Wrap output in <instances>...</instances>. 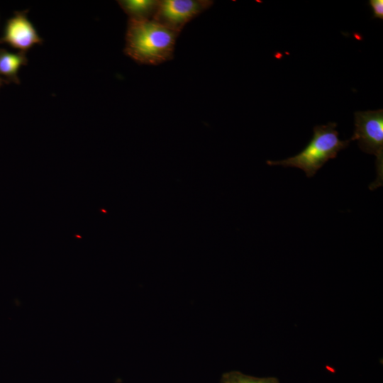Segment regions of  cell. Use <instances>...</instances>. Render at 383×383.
<instances>
[{
	"mask_svg": "<svg viewBox=\"0 0 383 383\" xmlns=\"http://www.w3.org/2000/svg\"><path fill=\"white\" fill-rule=\"evenodd\" d=\"M213 4L210 0H161L152 19L180 33L187 23Z\"/></svg>",
	"mask_w": 383,
	"mask_h": 383,
	"instance_id": "4",
	"label": "cell"
},
{
	"mask_svg": "<svg viewBox=\"0 0 383 383\" xmlns=\"http://www.w3.org/2000/svg\"><path fill=\"white\" fill-rule=\"evenodd\" d=\"M27 13L28 10L16 12L7 21L0 43H6L25 53L34 45L43 43V40L28 18Z\"/></svg>",
	"mask_w": 383,
	"mask_h": 383,
	"instance_id": "5",
	"label": "cell"
},
{
	"mask_svg": "<svg viewBox=\"0 0 383 383\" xmlns=\"http://www.w3.org/2000/svg\"><path fill=\"white\" fill-rule=\"evenodd\" d=\"M220 383H280V382L274 377H257L234 370L223 373Z\"/></svg>",
	"mask_w": 383,
	"mask_h": 383,
	"instance_id": "8",
	"label": "cell"
},
{
	"mask_svg": "<svg viewBox=\"0 0 383 383\" xmlns=\"http://www.w3.org/2000/svg\"><path fill=\"white\" fill-rule=\"evenodd\" d=\"M28 62L26 53H13L0 48V74L9 80L18 83V72L21 66Z\"/></svg>",
	"mask_w": 383,
	"mask_h": 383,
	"instance_id": "7",
	"label": "cell"
},
{
	"mask_svg": "<svg viewBox=\"0 0 383 383\" xmlns=\"http://www.w3.org/2000/svg\"><path fill=\"white\" fill-rule=\"evenodd\" d=\"M369 4L373 11V18L383 19V0H370Z\"/></svg>",
	"mask_w": 383,
	"mask_h": 383,
	"instance_id": "9",
	"label": "cell"
},
{
	"mask_svg": "<svg viewBox=\"0 0 383 383\" xmlns=\"http://www.w3.org/2000/svg\"><path fill=\"white\" fill-rule=\"evenodd\" d=\"M179 35L153 19H128L124 52L139 64L157 65L173 58Z\"/></svg>",
	"mask_w": 383,
	"mask_h": 383,
	"instance_id": "1",
	"label": "cell"
},
{
	"mask_svg": "<svg viewBox=\"0 0 383 383\" xmlns=\"http://www.w3.org/2000/svg\"><path fill=\"white\" fill-rule=\"evenodd\" d=\"M123 11L131 20L152 19L157 9V0H121L118 1Z\"/></svg>",
	"mask_w": 383,
	"mask_h": 383,
	"instance_id": "6",
	"label": "cell"
},
{
	"mask_svg": "<svg viewBox=\"0 0 383 383\" xmlns=\"http://www.w3.org/2000/svg\"><path fill=\"white\" fill-rule=\"evenodd\" d=\"M5 82L0 77V87L3 84V82Z\"/></svg>",
	"mask_w": 383,
	"mask_h": 383,
	"instance_id": "10",
	"label": "cell"
},
{
	"mask_svg": "<svg viewBox=\"0 0 383 383\" xmlns=\"http://www.w3.org/2000/svg\"><path fill=\"white\" fill-rule=\"evenodd\" d=\"M336 126L337 123L333 122L316 126L311 140L299 153L283 160H268L267 164L299 168L303 170L308 177H312L328 160L335 158L351 141L339 139Z\"/></svg>",
	"mask_w": 383,
	"mask_h": 383,
	"instance_id": "2",
	"label": "cell"
},
{
	"mask_svg": "<svg viewBox=\"0 0 383 383\" xmlns=\"http://www.w3.org/2000/svg\"><path fill=\"white\" fill-rule=\"evenodd\" d=\"M350 140H357L360 148L376 157L377 177L370 185L373 190L383 183V110L356 111L355 131Z\"/></svg>",
	"mask_w": 383,
	"mask_h": 383,
	"instance_id": "3",
	"label": "cell"
}]
</instances>
